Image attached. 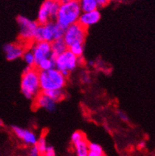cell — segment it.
<instances>
[{
	"label": "cell",
	"mask_w": 155,
	"mask_h": 156,
	"mask_svg": "<svg viewBox=\"0 0 155 156\" xmlns=\"http://www.w3.org/2000/svg\"><path fill=\"white\" fill-rule=\"evenodd\" d=\"M81 14L82 10L79 0H70L68 2H60L55 22L66 30L71 25L78 23Z\"/></svg>",
	"instance_id": "cell-1"
},
{
	"label": "cell",
	"mask_w": 155,
	"mask_h": 156,
	"mask_svg": "<svg viewBox=\"0 0 155 156\" xmlns=\"http://www.w3.org/2000/svg\"><path fill=\"white\" fill-rule=\"evenodd\" d=\"M21 91L25 98L33 100L41 91L40 87L39 71L35 67L26 66L21 79Z\"/></svg>",
	"instance_id": "cell-2"
},
{
	"label": "cell",
	"mask_w": 155,
	"mask_h": 156,
	"mask_svg": "<svg viewBox=\"0 0 155 156\" xmlns=\"http://www.w3.org/2000/svg\"><path fill=\"white\" fill-rule=\"evenodd\" d=\"M40 87L41 92L63 90L67 86V78L59 70L52 68L47 71H39Z\"/></svg>",
	"instance_id": "cell-3"
},
{
	"label": "cell",
	"mask_w": 155,
	"mask_h": 156,
	"mask_svg": "<svg viewBox=\"0 0 155 156\" xmlns=\"http://www.w3.org/2000/svg\"><path fill=\"white\" fill-rule=\"evenodd\" d=\"M83 60L82 57H77L68 49L54 59L55 68L59 70L65 77H68L72 71L80 65Z\"/></svg>",
	"instance_id": "cell-4"
},
{
	"label": "cell",
	"mask_w": 155,
	"mask_h": 156,
	"mask_svg": "<svg viewBox=\"0 0 155 156\" xmlns=\"http://www.w3.org/2000/svg\"><path fill=\"white\" fill-rule=\"evenodd\" d=\"M60 2L57 0H44L40 7L37 22L38 25H45L55 21L59 11Z\"/></svg>",
	"instance_id": "cell-5"
},
{
	"label": "cell",
	"mask_w": 155,
	"mask_h": 156,
	"mask_svg": "<svg viewBox=\"0 0 155 156\" xmlns=\"http://www.w3.org/2000/svg\"><path fill=\"white\" fill-rule=\"evenodd\" d=\"M87 30L80 26L79 23H75L67 27L64 31L63 40L67 47H70L74 44H84L86 39Z\"/></svg>",
	"instance_id": "cell-6"
},
{
	"label": "cell",
	"mask_w": 155,
	"mask_h": 156,
	"mask_svg": "<svg viewBox=\"0 0 155 156\" xmlns=\"http://www.w3.org/2000/svg\"><path fill=\"white\" fill-rule=\"evenodd\" d=\"M18 27H19V37L24 41H33L36 30L38 27L37 21L30 19L23 15H19L17 18Z\"/></svg>",
	"instance_id": "cell-7"
},
{
	"label": "cell",
	"mask_w": 155,
	"mask_h": 156,
	"mask_svg": "<svg viewBox=\"0 0 155 156\" xmlns=\"http://www.w3.org/2000/svg\"><path fill=\"white\" fill-rule=\"evenodd\" d=\"M55 24V21H53V22H50L45 24V25H39L36 30L33 41H44L48 42V43H51L55 40L54 39Z\"/></svg>",
	"instance_id": "cell-8"
},
{
	"label": "cell",
	"mask_w": 155,
	"mask_h": 156,
	"mask_svg": "<svg viewBox=\"0 0 155 156\" xmlns=\"http://www.w3.org/2000/svg\"><path fill=\"white\" fill-rule=\"evenodd\" d=\"M30 49L35 57L36 64L43 59L51 58V43L44 41L33 42L31 44Z\"/></svg>",
	"instance_id": "cell-9"
},
{
	"label": "cell",
	"mask_w": 155,
	"mask_h": 156,
	"mask_svg": "<svg viewBox=\"0 0 155 156\" xmlns=\"http://www.w3.org/2000/svg\"><path fill=\"white\" fill-rule=\"evenodd\" d=\"M11 130L16 136L23 141L25 144L29 146H35L37 142L38 138L37 135L29 129H23L17 125H13L11 126Z\"/></svg>",
	"instance_id": "cell-10"
},
{
	"label": "cell",
	"mask_w": 155,
	"mask_h": 156,
	"mask_svg": "<svg viewBox=\"0 0 155 156\" xmlns=\"http://www.w3.org/2000/svg\"><path fill=\"white\" fill-rule=\"evenodd\" d=\"M100 18H101V14L98 10L90 12H82L78 23L83 28L88 30L90 26H94L97 23H98Z\"/></svg>",
	"instance_id": "cell-11"
},
{
	"label": "cell",
	"mask_w": 155,
	"mask_h": 156,
	"mask_svg": "<svg viewBox=\"0 0 155 156\" xmlns=\"http://www.w3.org/2000/svg\"><path fill=\"white\" fill-rule=\"evenodd\" d=\"M25 48L22 44L14 43H7L3 45V51L6 58L9 61H14L22 57Z\"/></svg>",
	"instance_id": "cell-12"
},
{
	"label": "cell",
	"mask_w": 155,
	"mask_h": 156,
	"mask_svg": "<svg viewBox=\"0 0 155 156\" xmlns=\"http://www.w3.org/2000/svg\"><path fill=\"white\" fill-rule=\"evenodd\" d=\"M33 101L34 105L37 108L44 109L48 112H53L55 110V108H56V103L43 92H41L33 99Z\"/></svg>",
	"instance_id": "cell-13"
},
{
	"label": "cell",
	"mask_w": 155,
	"mask_h": 156,
	"mask_svg": "<svg viewBox=\"0 0 155 156\" xmlns=\"http://www.w3.org/2000/svg\"><path fill=\"white\" fill-rule=\"evenodd\" d=\"M51 59H55L56 56L61 55L64 51L68 49V47L67 46L66 43L63 39L55 40L53 41L51 43Z\"/></svg>",
	"instance_id": "cell-14"
},
{
	"label": "cell",
	"mask_w": 155,
	"mask_h": 156,
	"mask_svg": "<svg viewBox=\"0 0 155 156\" xmlns=\"http://www.w3.org/2000/svg\"><path fill=\"white\" fill-rule=\"evenodd\" d=\"M82 12H90L98 10L97 0H79Z\"/></svg>",
	"instance_id": "cell-15"
},
{
	"label": "cell",
	"mask_w": 155,
	"mask_h": 156,
	"mask_svg": "<svg viewBox=\"0 0 155 156\" xmlns=\"http://www.w3.org/2000/svg\"><path fill=\"white\" fill-rule=\"evenodd\" d=\"M75 146L77 156H87L89 154V142L85 139L80 142L77 143Z\"/></svg>",
	"instance_id": "cell-16"
},
{
	"label": "cell",
	"mask_w": 155,
	"mask_h": 156,
	"mask_svg": "<svg viewBox=\"0 0 155 156\" xmlns=\"http://www.w3.org/2000/svg\"><path fill=\"white\" fill-rule=\"evenodd\" d=\"M55 67L54 59L51 58L43 59L35 65V68L38 71H47Z\"/></svg>",
	"instance_id": "cell-17"
},
{
	"label": "cell",
	"mask_w": 155,
	"mask_h": 156,
	"mask_svg": "<svg viewBox=\"0 0 155 156\" xmlns=\"http://www.w3.org/2000/svg\"><path fill=\"white\" fill-rule=\"evenodd\" d=\"M43 93L45 94L47 96H48L55 103L59 102L62 100H63L65 98V96H66V93H65L63 90H55L45 91V92H43Z\"/></svg>",
	"instance_id": "cell-18"
},
{
	"label": "cell",
	"mask_w": 155,
	"mask_h": 156,
	"mask_svg": "<svg viewBox=\"0 0 155 156\" xmlns=\"http://www.w3.org/2000/svg\"><path fill=\"white\" fill-rule=\"evenodd\" d=\"M22 58H23V60L26 63V66L30 67H35V57H34L33 53V51H31L30 48L25 50Z\"/></svg>",
	"instance_id": "cell-19"
},
{
	"label": "cell",
	"mask_w": 155,
	"mask_h": 156,
	"mask_svg": "<svg viewBox=\"0 0 155 156\" xmlns=\"http://www.w3.org/2000/svg\"><path fill=\"white\" fill-rule=\"evenodd\" d=\"M68 50L71 51L77 57H82L84 52V44H74L70 47H68Z\"/></svg>",
	"instance_id": "cell-20"
},
{
	"label": "cell",
	"mask_w": 155,
	"mask_h": 156,
	"mask_svg": "<svg viewBox=\"0 0 155 156\" xmlns=\"http://www.w3.org/2000/svg\"><path fill=\"white\" fill-rule=\"evenodd\" d=\"M35 146L37 147V148L38 151H39L40 156H43L48 147L45 136H41L40 138H38L37 142Z\"/></svg>",
	"instance_id": "cell-21"
},
{
	"label": "cell",
	"mask_w": 155,
	"mask_h": 156,
	"mask_svg": "<svg viewBox=\"0 0 155 156\" xmlns=\"http://www.w3.org/2000/svg\"><path fill=\"white\" fill-rule=\"evenodd\" d=\"M89 151L100 156L104 155L103 148L96 143H89Z\"/></svg>",
	"instance_id": "cell-22"
},
{
	"label": "cell",
	"mask_w": 155,
	"mask_h": 156,
	"mask_svg": "<svg viewBox=\"0 0 155 156\" xmlns=\"http://www.w3.org/2000/svg\"><path fill=\"white\" fill-rule=\"evenodd\" d=\"M85 139H86V136L82 131H75V133H73V134L71 135V143L74 145L76 144L77 143Z\"/></svg>",
	"instance_id": "cell-23"
},
{
	"label": "cell",
	"mask_w": 155,
	"mask_h": 156,
	"mask_svg": "<svg viewBox=\"0 0 155 156\" xmlns=\"http://www.w3.org/2000/svg\"><path fill=\"white\" fill-rule=\"evenodd\" d=\"M64 29H63V28L61 27L60 26H59V25L55 22V28H54V39H55L54 41H55V40L63 39V35H64Z\"/></svg>",
	"instance_id": "cell-24"
},
{
	"label": "cell",
	"mask_w": 155,
	"mask_h": 156,
	"mask_svg": "<svg viewBox=\"0 0 155 156\" xmlns=\"http://www.w3.org/2000/svg\"><path fill=\"white\" fill-rule=\"evenodd\" d=\"M117 116L122 121H124V122H129V117L127 114H126L123 111L120 110V111H117Z\"/></svg>",
	"instance_id": "cell-25"
},
{
	"label": "cell",
	"mask_w": 155,
	"mask_h": 156,
	"mask_svg": "<svg viewBox=\"0 0 155 156\" xmlns=\"http://www.w3.org/2000/svg\"><path fill=\"white\" fill-rule=\"evenodd\" d=\"M43 156H55V151L52 146L48 145L45 152Z\"/></svg>",
	"instance_id": "cell-26"
},
{
	"label": "cell",
	"mask_w": 155,
	"mask_h": 156,
	"mask_svg": "<svg viewBox=\"0 0 155 156\" xmlns=\"http://www.w3.org/2000/svg\"><path fill=\"white\" fill-rule=\"evenodd\" d=\"M81 79L84 83H90V76L88 73H86V72H83L82 74Z\"/></svg>",
	"instance_id": "cell-27"
},
{
	"label": "cell",
	"mask_w": 155,
	"mask_h": 156,
	"mask_svg": "<svg viewBox=\"0 0 155 156\" xmlns=\"http://www.w3.org/2000/svg\"><path fill=\"white\" fill-rule=\"evenodd\" d=\"M29 156H40L39 151H38L37 148L36 146H32V147L30 150V153H29Z\"/></svg>",
	"instance_id": "cell-28"
},
{
	"label": "cell",
	"mask_w": 155,
	"mask_h": 156,
	"mask_svg": "<svg viewBox=\"0 0 155 156\" xmlns=\"http://www.w3.org/2000/svg\"><path fill=\"white\" fill-rule=\"evenodd\" d=\"M111 1L112 0H97V2L98 7H104L109 4Z\"/></svg>",
	"instance_id": "cell-29"
},
{
	"label": "cell",
	"mask_w": 155,
	"mask_h": 156,
	"mask_svg": "<svg viewBox=\"0 0 155 156\" xmlns=\"http://www.w3.org/2000/svg\"><path fill=\"white\" fill-rule=\"evenodd\" d=\"M146 142H144V141H141V142L139 144V149H143L146 147Z\"/></svg>",
	"instance_id": "cell-30"
},
{
	"label": "cell",
	"mask_w": 155,
	"mask_h": 156,
	"mask_svg": "<svg viewBox=\"0 0 155 156\" xmlns=\"http://www.w3.org/2000/svg\"><path fill=\"white\" fill-rule=\"evenodd\" d=\"M87 156H100V155L95 154V153H93V152H90V151H89V154H88V155H87ZM103 156H104V155H103Z\"/></svg>",
	"instance_id": "cell-31"
},
{
	"label": "cell",
	"mask_w": 155,
	"mask_h": 156,
	"mask_svg": "<svg viewBox=\"0 0 155 156\" xmlns=\"http://www.w3.org/2000/svg\"><path fill=\"white\" fill-rule=\"evenodd\" d=\"M89 64H90V66H91V67H93V66L95 65V63L93 61H90L89 62Z\"/></svg>",
	"instance_id": "cell-32"
},
{
	"label": "cell",
	"mask_w": 155,
	"mask_h": 156,
	"mask_svg": "<svg viewBox=\"0 0 155 156\" xmlns=\"http://www.w3.org/2000/svg\"><path fill=\"white\" fill-rule=\"evenodd\" d=\"M2 125H3V121H2V120L0 119V127L2 126Z\"/></svg>",
	"instance_id": "cell-33"
},
{
	"label": "cell",
	"mask_w": 155,
	"mask_h": 156,
	"mask_svg": "<svg viewBox=\"0 0 155 156\" xmlns=\"http://www.w3.org/2000/svg\"><path fill=\"white\" fill-rule=\"evenodd\" d=\"M57 1H60V0H57Z\"/></svg>",
	"instance_id": "cell-34"
}]
</instances>
